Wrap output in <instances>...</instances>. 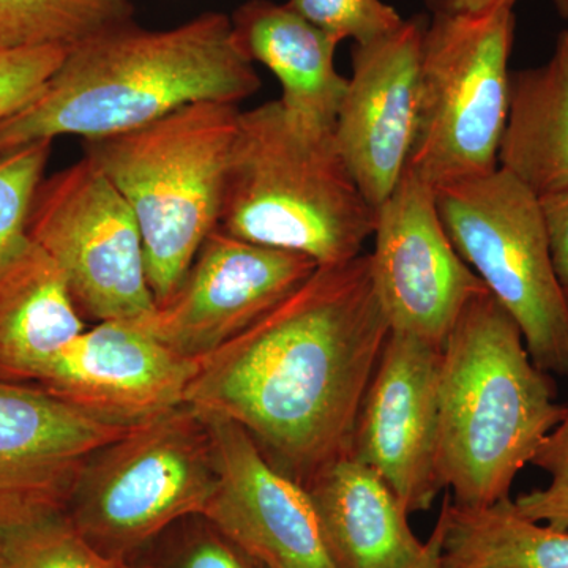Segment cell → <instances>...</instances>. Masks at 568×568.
<instances>
[{"instance_id":"cell-1","label":"cell","mask_w":568,"mask_h":568,"mask_svg":"<svg viewBox=\"0 0 568 568\" xmlns=\"http://www.w3.org/2000/svg\"><path fill=\"white\" fill-rule=\"evenodd\" d=\"M390 334L369 254L320 265L271 312L200 358L185 405L248 433L298 484L347 457Z\"/></svg>"},{"instance_id":"cell-2","label":"cell","mask_w":568,"mask_h":568,"mask_svg":"<svg viewBox=\"0 0 568 568\" xmlns=\"http://www.w3.org/2000/svg\"><path fill=\"white\" fill-rule=\"evenodd\" d=\"M260 88L226 14L166 31L130 22L71 48L39 95L0 121V156L63 134L133 132L189 104H237Z\"/></svg>"},{"instance_id":"cell-3","label":"cell","mask_w":568,"mask_h":568,"mask_svg":"<svg viewBox=\"0 0 568 568\" xmlns=\"http://www.w3.org/2000/svg\"><path fill=\"white\" fill-rule=\"evenodd\" d=\"M566 409L510 313L489 291L473 298L440 361L437 474L452 504L480 508L510 497Z\"/></svg>"},{"instance_id":"cell-4","label":"cell","mask_w":568,"mask_h":568,"mask_svg":"<svg viewBox=\"0 0 568 568\" xmlns=\"http://www.w3.org/2000/svg\"><path fill=\"white\" fill-rule=\"evenodd\" d=\"M375 224L334 132L297 125L280 100L241 112L220 230L332 265L361 256Z\"/></svg>"},{"instance_id":"cell-5","label":"cell","mask_w":568,"mask_h":568,"mask_svg":"<svg viewBox=\"0 0 568 568\" xmlns=\"http://www.w3.org/2000/svg\"><path fill=\"white\" fill-rule=\"evenodd\" d=\"M239 119L237 104L194 103L133 132L84 141V156L136 216L156 306L220 226Z\"/></svg>"},{"instance_id":"cell-6","label":"cell","mask_w":568,"mask_h":568,"mask_svg":"<svg viewBox=\"0 0 568 568\" xmlns=\"http://www.w3.org/2000/svg\"><path fill=\"white\" fill-rule=\"evenodd\" d=\"M216 484L207 422L182 405L99 448L65 514L97 551L123 566L179 521L203 517Z\"/></svg>"},{"instance_id":"cell-7","label":"cell","mask_w":568,"mask_h":568,"mask_svg":"<svg viewBox=\"0 0 568 568\" xmlns=\"http://www.w3.org/2000/svg\"><path fill=\"white\" fill-rule=\"evenodd\" d=\"M514 39V9L433 14L426 24L416 136L406 168L435 190L499 168Z\"/></svg>"},{"instance_id":"cell-8","label":"cell","mask_w":568,"mask_h":568,"mask_svg":"<svg viewBox=\"0 0 568 568\" xmlns=\"http://www.w3.org/2000/svg\"><path fill=\"white\" fill-rule=\"evenodd\" d=\"M448 239L521 328L530 358L568 376V298L540 197L504 168L436 189Z\"/></svg>"},{"instance_id":"cell-9","label":"cell","mask_w":568,"mask_h":568,"mask_svg":"<svg viewBox=\"0 0 568 568\" xmlns=\"http://www.w3.org/2000/svg\"><path fill=\"white\" fill-rule=\"evenodd\" d=\"M26 235L58 265L82 317L141 320L155 310L136 216L88 156L41 181Z\"/></svg>"},{"instance_id":"cell-10","label":"cell","mask_w":568,"mask_h":568,"mask_svg":"<svg viewBox=\"0 0 568 568\" xmlns=\"http://www.w3.org/2000/svg\"><path fill=\"white\" fill-rule=\"evenodd\" d=\"M373 282L390 331L444 347L463 310L488 287L452 245L435 186L406 168L376 209Z\"/></svg>"},{"instance_id":"cell-11","label":"cell","mask_w":568,"mask_h":568,"mask_svg":"<svg viewBox=\"0 0 568 568\" xmlns=\"http://www.w3.org/2000/svg\"><path fill=\"white\" fill-rule=\"evenodd\" d=\"M317 267L304 254L252 244L216 227L175 293L138 321L175 353L200 361L271 312Z\"/></svg>"},{"instance_id":"cell-12","label":"cell","mask_w":568,"mask_h":568,"mask_svg":"<svg viewBox=\"0 0 568 568\" xmlns=\"http://www.w3.org/2000/svg\"><path fill=\"white\" fill-rule=\"evenodd\" d=\"M443 347L390 331L366 390L349 455L375 470L407 514L429 510L437 474Z\"/></svg>"},{"instance_id":"cell-13","label":"cell","mask_w":568,"mask_h":568,"mask_svg":"<svg viewBox=\"0 0 568 568\" xmlns=\"http://www.w3.org/2000/svg\"><path fill=\"white\" fill-rule=\"evenodd\" d=\"M426 24L424 17H414L354 47L353 77L336 114L334 140L375 209L394 192L413 149Z\"/></svg>"},{"instance_id":"cell-14","label":"cell","mask_w":568,"mask_h":568,"mask_svg":"<svg viewBox=\"0 0 568 568\" xmlns=\"http://www.w3.org/2000/svg\"><path fill=\"white\" fill-rule=\"evenodd\" d=\"M203 417L219 473L203 517L260 568H336L304 485L272 466L242 426Z\"/></svg>"},{"instance_id":"cell-15","label":"cell","mask_w":568,"mask_h":568,"mask_svg":"<svg viewBox=\"0 0 568 568\" xmlns=\"http://www.w3.org/2000/svg\"><path fill=\"white\" fill-rule=\"evenodd\" d=\"M197 366L138 320L103 321L71 339L37 386L92 416L134 426L185 405Z\"/></svg>"},{"instance_id":"cell-16","label":"cell","mask_w":568,"mask_h":568,"mask_svg":"<svg viewBox=\"0 0 568 568\" xmlns=\"http://www.w3.org/2000/svg\"><path fill=\"white\" fill-rule=\"evenodd\" d=\"M132 428L84 413L33 384L0 381V526L65 510L89 458Z\"/></svg>"},{"instance_id":"cell-17","label":"cell","mask_w":568,"mask_h":568,"mask_svg":"<svg viewBox=\"0 0 568 568\" xmlns=\"http://www.w3.org/2000/svg\"><path fill=\"white\" fill-rule=\"evenodd\" d=\"M336 568H425L443 547L444 517L418 540L398 496L375 470L347 455L306 485Z\"/></svg>"},{"instance_id":"cell-18","label":"cell","mask_w":568,"mask_h":568,"mask_svg":"<svg viewBox=\"0 0 568 568\" xmlns=\"http://www.w3.org/2000/svg\"><path fill=\"white\" fill-rule=\"evenodd\" d=\"M235 43L283 88L284 111L297 125L334 132L347 80L335 69L338 41L305 20L290 3L248 0L234 11Z\"/></svg>"},{"instance_id":"cell-19","label":"cell","mask_w":568,"mask_h":568,"mask_svg":"<svg viewBox=\"0 0 568 568\" xmlns=\"http://www.w3.org/2000/svg\"><path fill=\"white\" fill-rule=\"evenodd\" d=\"M84 331L62 272L22 235L0 261V381L37 386Z\"/></svg>"},{"instance_id":"cell-20","label":"cell","mask_w":568,"mask_h":568,"mask_svg":"<svg viewBox=\"0 0 568 568\" xmlns=\"http://www.w3.org/2000/svg\"><path fill=\"white\" fill-rule=\"evenodd\" d=\"M499 166L538 197L568 192V29L547 63L511 73Z\"/></svg>"},{"instance_id":"cell-21","label":"cell","mask_w":568,"mask_h":568,"mask_svg":"<svg viewBox=\"0 0 568 568\" xmlns=\"http://www.w3.org/2000/svg\"><path fill=\"white\" fill-rule=\"evenodd\" d=\"M437 568H568V532L521 517L510 497L480 508L444 496Z\"/></svg>"},{"instance_id":"cell-22","label":"cell","mask_w":568,"mask_h":568,"mask_svg":"<svg viewBox=\"0 0 568 568\" xmlns=\"http://www.w3.org/2000/svg\"><path fill=\"white\" fill-rule=\"evenodd\" d=\"M132 0H0V51L63 48L133 21Z\"/></svg>"},{"instance_id":"cell-23","label":"cell","mask_w":568,"mask_h":568,"mask_svg":"<svg viewBox=\"0 0 568 568\" xmlns=\"http://www.w3.org/2000/svg\"><path fill=\"white\" fill-rule=\"evenodd\" d=\"M0 568H123L81 536L65 510L0 526Z\"/></svg>"},{"instance_id":"cell-24","label":"cell","mask_w":568,"mask_h":568,"mask_svg":"<svg viewBox=\"0 0 568 568\" xmlns=\"http://www.w3.org/2000/svg\"><path fill=\"white\" fill-rule=\"evenodd\" d=\"M123 568H260L204 517L179 521Z\"/></svg>"},{"instance_id":"cell-25","label":"cell","mask_w":568,"mask_h":568,"mask_svg":"<svg viewBox=\"0 0 568 568\" xmlns=\"http://www.w3.org/2000/svg\"><path fill=\"white\" fill-rule=\"evenodd\" d=\"M52 141L0 156V261L26 235L33 194L44 179Z\"/></svg>"},{"instance_id":"cell-26","label":"cell","mask_w":568,"mask_h":568,"mask_svg":"<svg viewBox=\"0 0 568 568\" xmlns=\"http://www.w3.org/2000/svg\"><path fill=\"white\" fill-rule=\"evenodd\" d=\"M530 465L545 470L549 484L545 488L519 495L514 506L521 517L568 532V405L558 425L540 444Z\"/></svg>"},{"instance_id":"cell-27","label":"cell","mask_w":568,"mask_h":568,"mask_svg":"<svg viewBox=\"0 0 568 568\" xmlns=\"http://www.w3.org/2000/svg\"><path fill=\"white\" fill-rule=\"evenodd\" d=\"M305 20L336 41L366 43L395 31L403 18L383 0H290Z\"/></svg>"},{"instance_id":"cell-28","label":"cell","mask_w":568,"mask_h":568,"mask_svg":"<svg viewBox=\"0 0 568 568\" xmlns=\"http://www.w3.org/2000/svg\"><path fill=\"white\" fill-rule=\"evenodd\" d=\"M67 52L63 48L0 51V121L39 95Z\"/></svg>"},{"instance_id":"cell-29","label":"cell","mask_w":568,"mask_h":568,"mask_svg":"<svg viewBox=\"0 0 568 568\" xmlns=\"http://www.w3.org/2000/svg\"><path fill=\"white\" fill-rule=\"evenodd\" d=\"M547 222L552 264L568 298V192L540 197Z\"/></svg>"},{"instance_id":"cell-30","label":"cell","mask_w":568,"mask_h":568,"mask_svg":"<svg viewBox=\"0 0 568 568\" xmlns=\"http://www.w3.org/2000/svg\"><path fill=\"white\" fill-rule=\"evenodd\" d=\"M518 0H425L433 14H477L496 9H514Z\"/></svg>"},{"instance_id":"cell-31","label":"cell","mask_w":568,"mask_h":568,"mask_svg":"<svg viewBox=\"0 0 568 568\" xmlns=\"http://www.w3.org/2000/svg\"><path fill=\"white\" fill-rule=\"evenodd\" d=\"M552 6H555L560 17L568 20V0H552Z\"/></svg>"},{"instance_id":"cell-32","label":"cell","mask_w":568,"mask_h":568,"mask_svg":"<svg viewBox=\"0 0 568 568\" xmlns=\"http://www.w3.org/2000/svg\"><path fill=\"white\" fill-rule=\"evenodd\" d=\"M440 555V552H439ZM439 567V556H436L435 559L432 560V562L428 564L425 568H437Z\"/></svg>"}]
</instances>
